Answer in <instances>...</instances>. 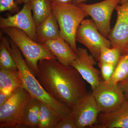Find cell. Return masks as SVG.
<instances>
[{
  "mask_svg": "<svg viewBox=\"0 0 128 128\" xmlns=\"http://www.w3.org/2000/svg\"><path fill=\"white\" fill-rule=\"evenodd\" d=\"M98 62V66L100 69L101 74L103 80L108 81L112 77L116 66L102 61Z\"/></svg>",
  "mask_w": 128,
  "mask_h": 128,
  "instance_id": "603a6c76",
  "label": "cell"
},
{
  "mask_svg": "<svg viewBox=\"0 0 128 128\" xmlns=\"http://www.w3.org/2000/svg\"><path fill=\"white\" fill-rule=\"evenodd\" d=\"M118 84L123 92L126 100L128 101V79L120 82Z\"/></svg>",
  "mask_w": 128,
  "mask_h": 128,
  "instance_id": "484cf974",
  "label": "cell"
},
{
  "mask_svg": "<svg viewBox=\"0 0 128 128\" xmlns=\"http://www.w3.org/2000/svg\"><path fill=\"white\" fill-rule=\"evenodd\" d=\"M15 92H12L0 90V105H2L5 102H6Z\"/></svg>",
  "mask_w": 128,
  "mask_h": 128,
  "instance_id": "4316f807",
  "label": "cell"
},
{
  "mask_svg": "<svg viewBox=\"0 0 128 128\" xmlns=\"http://www.w3.org/2000/svg\"><path fill=\"white\" fill-rule=\"evenodd\" d=\"M128 53V44L126 46V48H125V49H124V53L123 54H125V53Z\"/></svg>",
  "mask_w": 128,
  "mask_h": 128,
  "instance_id": "4dcf8cb0",
  "label": "cell"
},
{
  "mask_svg": "<svg viewBox=\"0 0 128 128\" xmlns=\"http://www.w3.org/2000/svg\"><path fill=\"white\" fill-rule=\"evenodd\" d=\"M60 37L59 26L52 13L36 26L37 42L44 44Z\"/></svg>",
  "mask_w": 128,
  "mask_h": 128,
  "instance_id": "9a60e30c",
  "label": "cell"
},
{
  "mask_svg": "<svg viewBox=\"0 0 128 128\" xmlns=\"http://www.w3.org/2000/svg\"><path fill=\"white\" fill-rule=\"evenodd\" d=\"M16 62L20 74L22 86L32 98L47 106L60 118L71 113L72 110L65 104L56 100L46 92L28 66L22 54L11 40L1 37Z\"/></svg>",
  "mask_w": 128,
  "mask_h": 128,
  "instance_id": "7a4b0ae2",
  "label": "cell"
},
{
  "mask_svg": "<svg viewBox=\"0 0 128 128\" xmlns=\"http://www.w3.org/2000/svg\"><path fill=\"white\" fill-rule=\"evenodd\" d=\"M38 67L34 75L46 92L72 110L87 94L85 80L73 66L57 59H45L40 60Z\"/></svg>",
  "mask_w": 128,
  "mask_h": 128,
  "instance_id": "6da1fadb",
  "label": "cell"
},
{
  "mask_svg": "<svg viewBox=\"0 0 128 128\" xmlns=\"http://www.w3.org/2000/svg\"><path fill=\"white\" fill-rule=\"evenodd\" d=\"M32 97L22 86L0 105V128H21L26 107Z\"/></svg>",
  "mask_w": 128,
  "mask_h": 128,
  "instance_id": "5b68a950",
  "label": "cell"
},
{
  "mask_svg": "<svg viewBox=\"0 0 128 128\" xmlns=\"http://www.w3.org/2000/svg\"><path fill=\"white\" fill-rule=\"evenodd\" d=\"M77 57L70 66L77 70L82 78L90 86L93 90L101 82V72L94 67L96 60L87 49L78 48Z\"/></svg>",
  "mask_w": 128,
  "mask_h": 128,
  "instance_id": "8fae6325",
  "label": "cell"
},
{
  "mask_svg": "<svg viewBox=\"0 0 128 128\" xmlns=\"http://www.w3.org/2000/svg\"><path fill=\"white\" fill-rule=\"evenodd\" d=\"M128 0H121V4H124V3H126V2H128Z\"/></svg>",
  "mask_w": 128,
  "mask_h": 128,
  "instance_id": "d6a6232c",
  "label": "cell"
},
{
  "mask_svg": "<svg viewBox=\"0 0 128 128\" xmlns=\"http://www.w3.org/2000/svg\"><path fill=\"white\" fill-rule=\"evenodd\" d=\"M52 13L58 24L60 37L76 54V34L79 26L88 15L78 5L55 2L52 3Z\"/></svg>",
  "mask_w": 128,
  "mask_h": 128,
  "instance_id": "3957f363",
  "label": "cell"
},
{
  "mask_svg": "<svg viewBox=\"0 0 128 128\" xmlns=\"http://www.w3.org/2000/svg\"><path fill=\"white\" fill-rule=\"evenodd\" d=\"M22 86V77L18 70L0 68V90L14 92Z\"/></svg>",
  "mask_w": 128,
  "mask_h": 128,
  "instance_id": "2e32d148",
  "label": "cell"
},
{
  "mask_svg": "<svg viewBox=\"0 0 128 128\" xmlns=\"http://www.w3.org/2000/svg\"><path fill=\"white\" fill-rule=\"evenodd\" d=\"M0 68L18 70L14 58L1 39L0 42Z\"/></svg>",
  "mask_w": 128,
  "mask_h": 128,
  "instance_id": "7402d4cb",
  "label": "cell"
},
{
  "mask_svg": "<svg viewBox=\"0 0 128 128\" xmlns=\"http://www.w3.org/2000/svg\"><path fill=\"white\" fill-rule=\"evenodd\" d=\"M127 54V66H128V75H127V78H126V80L128 79V53H125Z\"/></svg>",
  "mask_w": 128,
  "mask_h": 128,
  "instance_id": "1f68e13d",
  "label": "cell"
},
{
  "mask_svg": "<svg viewBox=\"0 0 128 128\" xmlns=\"http://www.w3.org/2000/svg\"><path fill=\"white\" fill-rule=\"evenodd\" d=\"M92 91V94L97 104L100 113L112 112L126 100L118 84H111L103 80Z\"/></svg>",
  "mask_w": 128,
  "mask_h": 128,
  "instance_id": "ba28073f",
  "label": "cell"
},
{
  "mask_svg": "<svg viewBox=\"0 0 128 128\" xmlns=\"http://www.w3.org/2000/svg\"><path fill=\"white\" fill-rule=\"evenodd\" d=\"M76 41L86 46L96 61H99L102 47L112 48L111 42L98 31L92 19H84L76 34Z\"/></svg>",
  "mask_w": 128,
  "mask_h": 128,
  "instance_id": "8992f818",
  "label": "cell"
},
{
  "mask_svg": "<svg viewBox=\"0 0 128 128\" xmlns=\"http://www.w3.org/2000/svg\"><path fill=\"white\" fill-rule=\"evenodd\" d=\"M32 0H16L15 2L17 4H26L31 1Z\"/></svg>",
  "mask_w": 128,
  "mask_h": 128,
  "instance_id": "f1b7e54d",
  "label": "cell"
},
{
  "mask_svg": "<svg viewBox=\"0 0 128 128\" xmlns=\"http://www.w3.org/2000/svg\"><path fill=\"white\" fill-rule=\"evenodd\" d=\"M60 118L49 108L41 102L38 128H55Z\"/></svg>",
  "mask_w": 128,
  "mask_h": 128,
  "instance_id": "d6986e66",
  "label": "cell"
},
{
  "mask_svg": "<svg viewBox=\"0 0 128 128\" xmlns=\"http://www.w3.org/2000/svg\"><path fill=\"white\" fill-rule=\"evenodd\" d=\"M100 112L92 94H86L77 102L71 114L76 128H94L98 123Z\"/></svg>",
  "mask_w": 128,
  "mask_h": 128,
  "instance_id": "9c48e42d",
  "label": "cell"
},
{
  "mask_svg": "<svg viewBox=\"0 0 128 128\" xmlns=\"http://www.w3.org/2000/svg\"><path fill=\"white\" fill-rule=\"evenodd\" d=\"M121 0H104L94 4L78 5L91 17L100 33L107 38L111 31L110 20L114 10Z\"/></svg>",
  "mask_w": 128,
  "mask_h": 128,
  "instance_id": "52a82bcc",
  "label": "cell"
},
{
  "mask_svg": "<svg viewBox=\"0 0 128 128\" xmlns=\"http://www.w3.org/2000/svg\"><path fill=\"white\" fill-rule=\"evenodd\" d=\"M122 54V50L119 48L102 47L98 62L102 61L117 66Z\"/></svg>",
  "mask_w": 128,
  "mask_h": 128,
  "instance_id": "44dd1931",
  "label": "cell"
},
{
  "mask_svg": "<svg viewBox=\"0 0 128 128\" xmlns=\"http://www.w3.org/2000/svg\"><path fill=\"white\" fill-rule=\"evenodd\" d=\"M18 8L15 0H0V12H14L18 11Z\"/></svg>",
  "mask_w": 128,
  "mask_h": 128,
  "instance_id": "d4e9b609",
  "label": "cell"
},
{
  "mask_svg": "<svg viewBox=\"0 0 128 128\" xmlns=\"http://www.w3.org/2000/svg\"><path fill=\"white\" fill-rule=\"evenodd\" d=\"M32 1L24 4L22 9L14 16L0 17V28H14L25 32L31 39L36 40V25L32 14Z\"/></svg>",
  "mask_w": 128,
  "mask_h": 128,
  "instance_id": "30bf717a",
  "label": "cell"
},
{
  "mask_svg": "<svg viewBox=\"0 0 128 128\" xmlns=\"http://www.w3.org/2000/svg\"><path fill=\"white\" fill-rule=\"evenodd\" d=\"M52 2H55L62 3H72V0H52Z\"/></svg>",
  "mask_w": 128,
  "mask_h": 128,
  "instance_id": "83f0119b",
  "label": "cell"
},
{
  "mask_svg": "<svg viewBox=\"0 0 128 128\" xmlns=\"http://www.w3.org/2000/svg\"><path fill=\"white\" fill-rule=\"evenodd\" d=\"M44 44L57 60L64 65H70L77 57L70 44L61 37L47 41Z\"/></svg>",
  "mask_w": 128,
  "mask_h": 128,
  "instance_id": "5bb4252c",
  "label": "cell"
},
{
  "mask_svg": "<svg viewBox=\"0 0 128 128\" xmlns=\"http://www.w3.org/2000/svg\"><path fill=\"white\" fill-rule=\"evenodd\" d=\"M2 31L18 47L25 57L28 66L34 75L38 70V64L40 60L56 59L44 44H40L31 39L22 30L9 27L2 28Z\"/></svg>",
  "mask_w": 128,
  "mask_h": 128,
  "instance_id": "277c9868",
  "label": "cell"
},
{
  "mask_svg": "<svg viewBox=\"0 0 128 128\" xmlns=\"http://www.w3.org/2000/svg\"><path fill=\"white\" fill-rule=\"evenodd\" d=\"M94 128H128V101L112 112L99 114L98 123Z\"/></svg>",
  "mask_w": 128,
  "mask_h": 128,
  "instance_id": "4fadbf2b",
  "label": "cell"
},
{
  "mask_svg": "<svg viewBox=\"0 0 128 128\" xmlns=\"http://www.w3.org/2000/svg\"><path fill=\"white\" fill-rule=\"evenodd\" d=\"M116 22L107 37L111 42L112 48H119L124 53L128 44V1L117 5Z\"/></svg>",
  "mask_w": 128,
  "mask_h": 128,
  "instance_id": "7c38bea8",
  "label": "cell"
},
{
  "mask_svg": "<svg viewBox=\"0 0 128 128\" xmlns=\"http://www.w3.org/2000/svg\"><path fill=\"white\" fill-rule=\"evenodd\" d=\"M41 102L32 97L25 109L21 128H38Z\"/></svg>",
  "mask_w": 128,
  "mask_h": 128,
  "instance_id": "e0dca14e",
  "label": "cell"
},
{
  "mask_svg": "<svg viewBox=\"0 0 128 128\" xmlns=\"http://www.w3.org/2000/svg\"><path fill=\"white\" fill-rule=\"evenodd\" d=\"M87 0H72V3L75 5H78L80 3L86 1Z\"/></svg>",
  "mask_w": 128,
  "mask_h": 128,
  "instance_id": "f546056e",
  "label": "cell"
},
{
  "mask_svg": "<svg viewBox=\"0 0 128 128\" xmlns=\"http://www.w3.org/2000/svg\"><path fill=\"white\" fill-rule=\"evenodd\" d=\"M127 59V54H122L112 77L107 82L111 84H116L126 80L128 72Z\"/></svg>",
  "mask_w": 128,
  "mask_h": 128,
  "instance_id": "ffe728a7",
  "label": "cell"
},
{
  "mask_svg": "<svg viewBox=\"0 0 128 128\" xmlns=\"http://www.w3.org/2000/svg\"><path fill=\"white\" fill-rule=\"evenodd\" d=\"M52 0H32L34 20L38 26L52 13Z\"/></svg>",
  "mask_w": 128,
  "mask_h": 128,
  "instance_id": "ac0fdd59",
  "label": "cell"
},
{
  "mask_svg": "<svg viewBox=\"0 0 128 128\" xmlns=\"http://www.w3.org/2000/svg\"><path fill=\"white\" fill-rule=\"evenodd\" d=\"M55 128H76L74 120L71 113L60 118Z\"/></svg>",
  "mask_w": 128,
  "mask_h": 128,
  "instance_id": "cb8c5ba5",
  "label": "cell"
}]
</instances>
